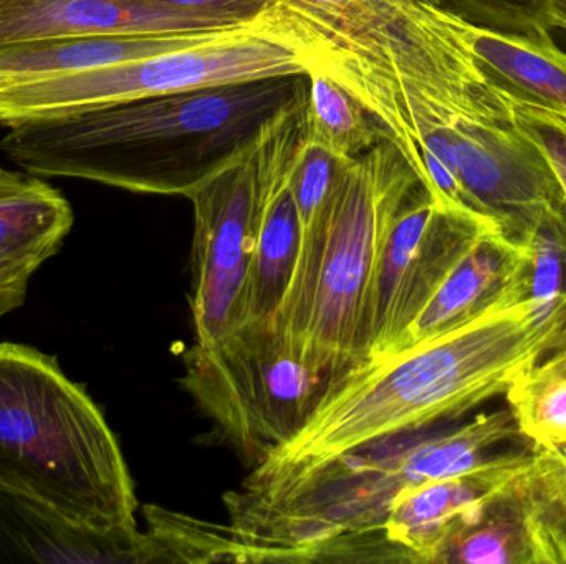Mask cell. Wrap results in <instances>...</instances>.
Listing matches in <instances>:
<instances>
[{
	"mask_svg": "<svg viewBox=\"0 0 566 564\" xmlns=\"http://www.w3.org/2000/svg\"><path fill=\"white\" fill-rule=\"evenodd\" d=\"M488 231L495 228L484 219L439 204L429 189L399 211L379 248L353 370L398 353L442 281Z\"/></svg>",
	"mask_w": 566,
	"mask_h": 564,
	"instance_id": "ba28073f",
	"label": "cell"
},
{
	"mask_svg": "<svg viewBox=\"0 0 566 564\" xmlns=\"http://www.w3.org/2000/svg\"><path fill=\"white\" fill-rule=\"evenodd\" d=\"M241 26V25H239ZM229 29L166 35H95L39 40L0 49V92L86 70L135 62L208 42Z\"/></svg>",
	"mask_w": 566,
	"mask_h": 564,
	"instance_id": "e0dca14e",
	"label": "cell"
},
{
	"mask_svg": "<svg viewBox=\"0 0 566 564\" xmlns=\"http://www.w3.org/2000/svg\"><path fill=\"white\" fill-rule=\"evenodd\" d=\"M478 29L527 36L552 35L548 0H422Z\"/></svg>",
	"mask_w": 566,
	"mask_h": 564,
	"instance_id": "44dd1931",
	"label": "cell"
},
{
	"mask_svg": "<svg viewBox=\"0 0 566 564\" xmlns=\"http://www.w3.org/2000/svg\"><path fill=\"white\" fill-rule=\"evenodd\" d=\"M306 73L302 52L275 36L261 15L188 49L2 89L0 125L10 128L151 96Z\"/></svg>",
	"mask_w": 566,
	"mask_h": 564,
	"instance_id": "8992f818",
	"label": "cell"
},
{
	"mask_svg": "<svg viewBox=\"0 0 566 564\" xmlns=\"http://www.w3.org/2000/svg\"><path fill=\"white\" fill-rule=\"evenodd\" d=\"M566 347V307L527 298L349 371L305 426L251 477L318 466L382 437L458 419L509 387L548 353Z\"/></svg>",
	"mask_w": 566,
	"mask_h": 564,
	"instance_id": "6da1fadb",
	"label": "cell"
},
{
	"mask_svg": "<svg viewBox=\"0 0 566 564\" xmlns=\"http://www.w3.org/2000/svg\"><path fill=\"white\" fill-rule=\"evenodd\" d=\"M185 390L249 466H261L310 419L332 381L310 370L275 327L244 324L185 354Z\"/></svg>",
	"mask_w": 566,
	"mask_h": 564,
	"instance_id": "52a82bcc",
	"label": "cell"
},
{
	"mask_svg": "<svg viewBox=\"0 0 566 564\" xmlns=\"http://www.w3.org/2000/svg\"><path fill=\"white\" fill-rule=\"evenodd\" d=\"M0 490L102 529L136 526L135 482L102 411L25 344L0 343Z\"/></svg>",
	"mask_w": 566,
	"mask_h": 564,
	"instance_id": "277c9868",
	"label": "cell"
},
{
	"mask_svg": "<svg viewBox=\"0 0 566 564\" xmlns=\"http://www.w3.org/2000/svg\"><path fill=\"white\" fill-rule=\"evenodd\" d=\"M176 9L196 10L209 15L239 22H254L271 6L272 0H151Z\"/></svg>",
	"mask_w": 566,
	"mask_h": 564,
	"instance_id": "d4e9b609",
	"label": "cell"
},
{
	"mask_svg": "<svg viewBox=\"0 0 566 564\" xmlns=\"http://www.w3.org/2000/svg\"><path fill=\"white\" fill-rule=\"evenodd\" d=\"M505 397L525 440L544 449H562L566 444V347L528 368Z\"/></svg>",
	"mask_w": 566,
	"mask_h": 564,
	"instance_id": "ffe728a7",
	"label": "cell"
},
{
	"mask_svg": "<svg viewBox=\"0 0 566 564\" xmlns=\"http://www.w3.org/2000/svg\"><path fill=\"white\" fill-rule=\"evenodd\" d=\"M0 563H166L151 532L102 529L0 490Z\"/></svg>",
	"mask_w": 566,
	"mask_h": 564,
	"instance_id": "4fadbf2b",
	"label": "cell"
},
{
	"mask_svg": "<svg viewBox=\"0 0 566 564\" xmlns=\"http://www.w3.org/2000/svg\"><path fill=\"white\" fill-rule=\"evenodd\" d=\"M75 214L42 175L0 168V290L25 304L30 278L59 254Z\"/></svg>",
	"mask_w": 566,
	"mask_h": 564,
	"instance_id": "2e32d148",
	"label": "cell"
},
{
	"mask_svg": "<svg viewBox=\"0 0 566 564\" xmlns=\"http://www.w3.org/2000/svg\"><path fill=\"white\" fill-rule=\"evenodd\" d=\"M532 454V444L504 450L468 472L402 490L382 529L386 539L405 550L411 563H434L462 519L522 472Z\"/></svg>",
	"mask_w": 566,
	"mask_h": 564,
	"instance_id": "9a60e30c",
	"label": "cell"
},
{
	"mask_svg": "<svg viewBox=\"0 0 566 564\" xmlns=\"http://www.w3.org/2000/svg\"><path fill=\"white\" fill-rule=\"evenodd\" d=\"M426 184L388 139L346 162L328 202V232L316 280L303 363L338 384L353 370L382 238Z\"/></svg>",
	"mask_w": 566,
	"mask_h": 564,
	"instance_id": "5b68a950",
	"label": "cell"
},
{
	"mask_svg": "<svg viewBox=\"0 0 566 564\" xmlns=\"http://www.w3.org/2000/svg\"><path fill=\"white\" fill-rule=\"evenodd\" d=\"M531 262L527 244L484 232L442 281L399 351L458 330L494 308L527 300Z\"/></svg>",
	"mask_w": 566,
	"mask_h": 564,
	"instance_id": "5bb4252c",
	"label": "cell"
},
{
	"mask_svg": "<svg viewBox=\"0 0 566 564\" xmlns=\"http://www.w3.org/2000/svg\"><path fill=\"white\" fill-rule=\"evenodd\" d=\"M20 307H22L20 301H17L15 298L0 290V318L6 317L7 313H12V311H15L17 308Z\"/></svg>",
	"mask_w": 566,
	"mask_h": 564,
	"instance_id": "4316f807",
	"label": "cell"
},
{
	"mask_svg": "<svg viewBox=\"0 0 566 564\" xmlns=\"http://www.w3.org/2000/svg\"><path fill=\"white\" fill-rule=\"evenodd\" d=\"M525 244L532 254L528 298L566 307V199L545 214Z\"/></svg>",
	"mask_w": 566,
	"mask_h": 564,
	"instance_id": "7402d4cb",
	"label": "cell"
},
{
	"mask_svg": "<svg viewBox=\"0 0 566 564\" xmlns=\"http://www.w3.org/2000/svg\"><path fill=\"white\" fill-rule=\"evenodd\" d=\"M319 146L306 142L293 172L292 188L302 228L319 214L335 191L346 162Z\"/></svg>",
	"mask_w": 566,
	"mask_h": 564,
	"instance_id": "603a6c76",
	"label": "cell"
},
{
	"mask_svg": "<svg viewBox=\"0 0 566 564\" xmlns=\"http://www.w3.org/2000/svg\"><path fill=\"white\" fill-rule=\"evenodd\" d=\"M305 139L339 159H356L385 138L373 116L322 70L306 73Z\"/></svg>",
	"mask_w": 566,
	"mask_h": 564,
	"instance_id": "d6986e66",
	"label": "cell"
},
{
	"mask_svg": "<svg viewBox=\"0 0 566 564\" xmlns=\"http://www.w3.org/2000/svg\"><path fill=\"white\" fill-rule=\"evenodd\" d=\"M512 102V99H511ZM518 129L537 146L566 199V118L537 106L512 102Z\"/></svg>",
	"mask_w": 566,
	"mask_h": 564,
	"instance_id": "cb8c5ba5",
	"label": "cell"
},
{
	"mask_svg": "<svg viewBox=\"0 0 566 564\" xmlns=\"http://www.w3.org/2000/svg\"><path fill=\"white\" fill-rule=\"evenodd\" d=\"M532 447L531 462L462 519L436 564H566V464Z\"/></svg>",
	"mask_w": 566,
	"mask_h": 564,
	"instance_id": "9c48e42d",
	"label": "cell"
},
{
	"mask_svg": "<svg viewBox=\"0 0 566 564\" xmlns=\"http://www.w3.org/2000/svg\"><path fill=\"white\" fill-rule=\"evenodd\" d=\"M426 430L382 437L298 472L249 477L224 499L232 539L248 562H316L343 536L382 532L402 490L468 472L522 437L511 407Z\"/></svg>",
	"mask_w": 566,
	"mask_h": 564,
	"instance_id": "3957f363",
	"label": "cell"
},
{
	"mask_svg": "<svg viewBox=\"0 0 566 564\" xmlns=\"http://www.w3.org/2000/svg\"><path fill=\"white\" fill-rule=\"evenodd\" d=\"M251 152L188 198L195 205L191 307L196 343H219L244 321L255 247Z\"/></svg>",
	"mask_w": 566,
	"mask_h": 564,
	"instance_id": "30bf717a",
	"label": "cell"
},
{
	"mask_svg": "<svg viewBox=\"0 0 566 564\" xmlns=\"http://www.w3.org/2000/svg\"><path fill=\"white\" fill-rule=\"evenodd\" d=\"M478 65L512 102L537 106L566 118V53L552 35L492 32L462 23Z\"/></svg>",
	"mask_w": 566,
	"mask_h": 564,
	"instance_id": "ac0fdd59",
	"label": "cell"
},
{
	"mask_svg": "<svg viewBox=\"0 0 566 564\" xmlns=\"http://www.w3.org/2000/svg\"><path fill=\"white\" fill-rule=\"evenodd\" d=\"M306 88V75L272 76L32 119L7 128L0 151L42 178L189 198Z\"/></svg>",
	"mask_w": 566,
	"mask_h": 564,
	"instance_id": "7a4b0ae2",
	"label": "cell"
},
{
	"mask_svg": "<svg viewBox=\"0 0 566 564\" xmlns=\"http://www.w3.org/2000/svg\"><path fill=\"white\" fill-rule=\"evenodd\" d=\"M555 450H558V454H560L562 459H564L565 464H566V444L564 447H562V449H555Z\"/></svg>",
	"mask_w": 566,
	"mask_h": 564,
	"instance_id": "83f0119b",
	"label": "cell"
},
{
	"mask_svg": "<svg viewBox=\"0 0 566 564\" xmlns=\"http://www.w3.org/2000/svg\"><path fill=\"white\" fill-rule=\"evenodd\" d=\"M554 29L566 30V0H548Z\"/></svg>",
	"mask_w": 566,
	"mask_h": 564,
	"instance_id": "484cf974",
	"label": "cell"
},
{
	"mask_svg": "<svg viewBox=\"0 0 566 564\" xmlns=\"http://www.w3.org/2000/svg\"><path fill=\"white\" fill-rule=\"evenodd\" d=\"M306 92L269 119L251 152L255 247L244 324L275 327L302 245L292 179L305 146Z\"/></svg>",
	"mask_w": 566,
	"mask_h": 564,
	"instance_id": "8fae6325",
	"label": "cell"
},
{
	"mask_svg": "<svg viewBox=\"0 0 566 564\" xmlns=\"http://www.w3.org/2000/svg\"><path fill=\"white\" fill-rule=\"evenodd\" d=\"M251 22L176 9L151 0H0V49L39 40L166 35Z\"/></svg>",
	"mask_w": 566,
	"mask_h": 564,
	"instance_id": "7c38bea8",
	"label": "cell"
}]
</instances>
